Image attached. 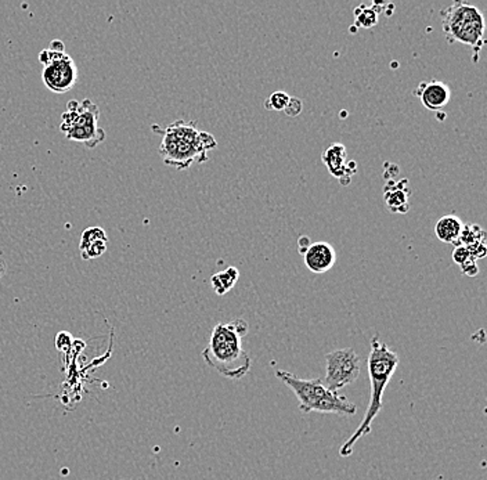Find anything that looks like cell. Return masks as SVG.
<instances>
[{"label":"cell","mask_w":487,"mask_h":480,"mask_svg":"<svg viewBox=\"0 0 487 480\" xmlns=\"http://www.w3.org/2000/svg\"><path fill=\"white\" fill-rule=\"evenodd\" d=\"M248 331V322L242 318L217 324L212 330L209 343L202 351L206 364L229 380L243 378L252 367V359L242 347V338Z\"/></svg>","instance_id":"6da1fadb"},{"label":"cell","mask_w":487,"mask_h":480,"mask_svg":"<svg viewBox=\"0 0 487 480\" xmlns=\"http://www.w3.org/2000/svg\"><path fill=\"white\" fill-rule=\"evenodd\" d=\"M399 363H400V359L396 351L389 349L383 342H381L379 336H374L371 341V350L368 355V375H370V385H371L370 404L360 426L340 446V457L350 456L358 439L371 433L374 419L383 408V392L391 382L392 376L396 372Z\"/></svg>","instance_id":"7a4b0ae2"},{"label":"cell","mask_w":487,"mask_h":480,"mask_svg":"<svg viewBox=\"0 0 487 480\" xmlns=\"http://www.w3.org/2000/svg\"><path fill=\"white\" fill-rule=\"evenodd\" d=\"M217 141L208 132L197 129L196 122L175 120L162 133L159 155L166 165L188 169L192 163L208 161V153L216 148Z\"/></svg>","instance_id":"3957f363"},{"label":"cell","mask_w":487,"mask_h":480,"mask_svg":"<svg viewBox=\"0 0 487 480\" xmlns=\"http://www.w3.org/2000/svg\"><path fill=\"white\" fill-rule=\"evenodd\" d=\"M276 376L295 393L303 413L339 414L348 417L357 413L356 404L350 403L339 392L328 389L321 378L303 380L284 370L276 371Z\"/></svg>","instance_id":"277c9868"},{"label":"cell","mask_w":487,"mask_h":480,"mask_svg":"<svg viewBox=\"0 0 487 480\" xmlns=\"http://www.w3.org/2000/svg\"><path fill=\"white\" fill-rule=\"evenodd\" d=\"M442 27L450 43H461L472 48L475 61L484 46L486 21L476 6L455 2L442 10Z\"/></svg>","instance_id":"5b68a950"},{"label":"cell","mask_w":487,"mask_h":480,"mask_svg":"<svg viewBox=\"0 0 487 480\" xmlns=\"http://www.w3.org/2000/svg\"><path fill=\"white\" fill-rule=\"evenodd\" d=\"M100 108L89 98L71 100L61 115V130L67 139L94 148L105 140V130L99 126Z\"/></svg>","instance_id":"8992f818"},{"label":"cell","mask_w":487,"mask_h":480,"mask_svg":"<svg viewBox=\"0 0 487 480\" xmlns=\"http://www.w3.org/2000/svg\"><path fill=\"white\" fill-rule=\"evenodd\" d=\"M325 364L327 372L324 384L328 389L334 392L353 384L360 376V359L352 347L327 353Z\"/></svg>","instance_id":"52a82bcc"},{"label":"cell","mask_w":487,"mask_h":480,"mask_svg":"<svg viewBox=\"0 0 487 480\" xmlns=\"http://www.w3.org/2000/svg\"><path fill=\"white\" fill-rule=\"evenodd\" d=\"M44 86L57 94L67 93L75 86L78 81V68L74 58L64 53L46 65L42 72Z\"/></svg>","instance_id":"ba28073f"},{"label":"cell","mask_w":487,"mask_h":480,"mask_svg":"<svg viewBox=\"0 0 487 480\" xmlns=\"http://www.w3.org/2000/svg\"><path fill=\"white\" fill-rule=\"evenodd\" d=\"M323 162L325 168L328 169V172L332 178L340 180L342 184H345V179H348L346 182H350V179L353 178L354 173L357 172V163L354 161L348 159V149L344 144L340 143H334L328 148L325 149L323 154Z\"/></svg>","instance_id":"9c48e42d"},{"label":"cell","mask_w":487,"mask_h":480,"mask_svg":"<svg viewBox=\"0 0 487 480\" xmlns=\"http://www.w3.org/2000/svg\"><path fill=\"white\" fill-rule=\"evenodd\" d=\"M416 93L417 96L420 97L422 106L425 107L426 110L435 111V112L443 110L451 100V89L449 85L436 79L421 82Z\"/></svg>","instance_id":"30bf717a"},{"label":"cell","mask_w":487,"mask_h":480,"mask_svg":"<svg viewBox=\"0 0 487 480\" xmlns=\"http://www.w3.org/2000/svg\"><path fill=\"white\" fill-rule=\"evenodd\" d=\"M303 260L307 269L314 274L327 273L334 267L336 262V252L330 242L319 241L306 249L303 254Z\"/></svg>","instance_id":"8fae6325"},{"label":"cell","mask_w":487,"mask_h":480,"mask_svg":"<svg viewBox=\"0 0 487 480\" xmlns=\"http://www.w3.org/2000/svg\"><path fill=\"white\" fill-rule=\"evenodd\" d=\"M458 245L467 246L475 260L483 259L487 252L484 230L478 224H465L459 237Z\"/></svg>","instance_id":"7c38bea8"},{"label":"cell","mask_w":487,"mask_h":480,"mask_svg":"<svg viewBox=\"0 0 487 480\" xmlns=\"http://www.w3.org/2000/svg\"><path fill=\"white\" fill-rule=\"evenodd\" d=\"M410 194L411 191L407 187V180L387 183L385 187V202L387 209L393 213H406L410 209Z\"/></svg>","instance_id":"4fadbf2b"},{"label":"cell","mask_w":487,"mask_h":480,"mask_svg":"<svg viewBox=\"0 0 487 480\" xmlns=\"http://www.w3.org/2000/svg\"><path fill=\"white\" fill-rule=\"evenodd\" d=\"M464 226H465V223L458 216L446 215V216L440 217L436 223L435 234L444 244L458 245Z\"/></svg>","instance_id":"5bb4252c"},{"label":"cell","mask_w":487,"mask_h":480,"mask_svg":"<svg viewBox=\"0 0 487 480\" xmlns=\"http://www.w3.org/2000/svg\"><path fill=\"white\" fill-rule=\"evenodd\" d=\"M239 279V270L234 266H229L227 269L210 277V285L217 295H226L234 288Z\"/></svg>","instance_id":"9a60e30c"},{"label":"cell","mask_w":487,"mask_h":480,"mask_svg":"<svg viewBox=\"0 0 487 480\" xmlns=\"http://www.w3.org/2000/svg\"><path fill=\"white\" fill-rule=\"evenodd\" d=\"M356 25L360 28H371L378 24V10L375 7L360 6L354 10Z\"/></svg>","instance_id":"2e32d148"},{"label":"cell","mask_w":487,"mask_h":480,"mask_svg":"<svg viewBox=\"0 0 487 480\" xmlns=\"http://www.w3.org/2000/svg\"><path fill=\"white\" fill-rule=\"evenodd\" d=\"M107 244H108V241H94V242H90L85 246H79L82 259L91 260L103 256L107 250Z\"/></svg>","instance_id":"e0dca14e"},{"label":"cell","mask_w":487,"mask_h":480,"mask_svg":"<svg viewBox=\"0 0 487 480\" xmlns=\"http://www.w3.org/2000/svg\"><path fill=\"white\" fill-rule=\"evenodd\" d=\"M289 98H291V96H289L288 93H285V91H274L272 96L266 100L264 107H266L267 110L284 111L285 110V107L288 106Z\"/></svg>","instance_id":"ac0fdd59"},{"label":"cell","mask_w":487,"mask_h":480,"mask_svg":"<svg viewBox=\"0 0 487 480\" xmlns=\"http://www.w3.org/2000/svg\"><path fill=\"white\" fill-rule=\"evenodd\" d=\"M94 241H108L107 233L101 227H89L86 230H83L79 246H85V245L94 242Z\"/></svg>","instance_id":"d6986e66"},{"label":"cell","mask_w":487,"mask_h":480,"mask_svg":"<svg viewBox=\"0 0 487 480\" xmlns=\"http://www.w3.org/2000/svg\"><path fill=\"white\" fill-rule=\"evenodd\" d=\"M471 259H473V258L467 246H464V245H457V246L454 248L453 250L454 263H457L458 266H462L464 263H467V262Z\"/></svg>","instance_id":"ffe728a7"},{"label":"cell","mask_w":487,"mask_h":480,"mask_svg":"<svg viewBox=\"0 0 487 480\" xmlns=\"http://www.w3.org/2000/svg\"><path fill=\"white\" fill-rule=\"evenodd\" d=\"M302 110H303V103H302L301 98L291 97L289 101H288V106L285 107V110L282 112H285V115L291 116V118H295V116L301 115Z\"/></svg>","instance_id":"44dd1931"},{"label":"cell","mask_w":487,"mask_h":480,"mask_svg":"<svg viewBox=\"0 0 487 480\" xmlns=\"http://www.w3.org/2000/svg\"><path fill=\"white\" fill-rule=\"evenodd\" d=\"M72 343V336L68 334L67 331H62L60 332L56 338V345H57L58 350H67L68 347L71 346Z\"/></svg>","instance_id":"7402d4cb"},{"label":"cell","mask_w":487,"mask_h":480,"mask_svg":"<svg viewBox=\"0 0 487 480\" xmlns=\"http://www.w3.org/2000/svg\"><path fill=\"white\" fill-rule=\"evenodd\" d=\"M459 269L462 271L464 275H468V277H475L479 273V267L476 260L471 259L467 263H464L462 266H459Z\"/></svg>","instance_id":"603a6c76"},{"label":"cell","mask_w":487,"mask_h":480,"mask_svg":"<svg viewBox=\"0 0 487 480\" xmlns=\"http://www.w3.org/2000/svg\"><path fill=\"white\" fill-rule=\"evenodd\" d=\"M48 48H50V50H53V52H57V53H65V44L62 43L61 40H58V39H56V40H52V42H50V46H48Z\"/></svg>","instance_id":"cb8c5ba5"},{"label":"cell","mask_w":487,"mask_h":480,"mask_svg":"<svg viewBox=\"0 0 487 480\" xmlns=\"http://www.w3.org/2000/svg\"><path fill=\"white\" fill-rule=\"evenodd\" d=\"M298 244H301V248H299V250H301V254L303 255L306 252V249H307V248L310 246V240H309V238H307L306 236H303V237H301V238H299Z\"/></svg>","instance_id":"d4e9b609"},{"label":"cell","mask_w":487,"mask_h":480,"mask_svg":"<svg viewBox=\"0 0 487 480\" xmlns=\"http://www.w3.org/2000/svg\"><path fill=\"white\" fill-rule=\"evenodd\" d=\"M5 269H6L5 262H3V260H0V279H2V274L5 273Z\"/></svg>","instance_id":"484cf974"}]
</instances>
